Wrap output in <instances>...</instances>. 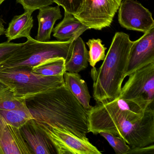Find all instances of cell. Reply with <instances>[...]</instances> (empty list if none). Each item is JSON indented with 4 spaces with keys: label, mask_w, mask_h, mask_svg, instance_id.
Masks as SVG:
<instances>
[{
    "label": "cell",
    "mask_w": 154,
    "mask_h": 154,
    "mask_svg": "<svg viewBox=\"0 0 154 154\" xmlns=\"http://www.w3.org/2000/svg\"><path fill=\"white\" fill-rule=\"evenodd\" d=\"M99 134L102 136L109 142L116 154H127L130 149V147L126 141L118 136L109 132L103 131L99 132Z\"/></svg>",
    "instance_id": "7402d4cb"
},
{
    "label": "cell",
    "mask_w": 154,
    "mask_h": 154,
    "mask_svg": "<svg viewBox=\"0 0 154 154\" xmlns=\"http://www.w3.org/2000/svg\"><path fill=\"white\" fill-rule=\"evenodd\" d=\"M64 85L72 92L83 107L89 111L92 106L90 104L91 96L86 82L78 73L66 72L63 74Z\"/></svg>",
    "instance_id": "9a60e30c"
},
{
    "label": "cell",
    "mask_w": 154,
    "mask_h": 154,
    "mask_svg": "<svg viewBox=\"0 0 154 154\" xmlns=\"http://www.w3.org/2000/svg\"><path fill=\"white\" fill-rule=\"evenodd\" d=\"M62 17L59 6H47L39 9L37 16L38 31L35 39L40 42L49 41L56 22Z\"/></svg>",
    "instance_id": "4fadbf2b"
},
{
    "label": "cell",
    "mask_w": 154,
    "mask_h": 154,
    "mask_svg": "<svg viewBox=\"0 0 154 154\" xmlns=\"http://www.w3.org/2000/svg\"><path fill=\"white\" fill-rule=\"evenodd\" d=\"M154 154V144H151L146 146L140 147L133 148H130L127 154Z\"/></svg>",
    "instance_id": "484cf974"
},
{
    "label": "cell",
    "mask_w": 154,
    "mask_h": 154,
    "mask_svg": "<svg viewBox=\"0 0 154 154\" xmlns=\"http://www.w3.org/2000/svg\"><path fill=\"white\" fill-rule=\"evenodd\" d=\"M20 129L34 154H57L52 141L34 119L27 122Z\"/></svg>",
    "instance_id": "7c38bea8"
},
{
    "label": "cell",
    "mask_w": 154,
    "mask_h": 154,
    "mask_svg": "<svg viewBox=\"0 0 154 154\" xmlns=\"http://www.w3.org/2000/svg\"><path fill=\"white\" fill-rule=\"evenodd\" d=\"M89 132H107L124 140L131 148L154 142V109L119 98L97 103L89 111Z\"/></svg>",
    "instance_id": "6da1fadb"
},
{
    "label": "cell",
    "mask_w": 154,
    "mask_h": 154,
    "mask_svg": "<svg viewBox=\"0 0 154 154\" xmlns=\"http://www.w3.org/2000/svg\"><path fill=\"white\" fill-rule=\"evenodd\" d=\"M0 115L7 123L20 129L30 120L33 119L27 106L21 109L12 110L0 109Z\"/></svg>",
    "instance_id": "d6986e66"
},
{
    "label": "cell",
    "mask_w": 154,
    "mask_h": 154,
    "mask_svg": "<svg viewBox=\"0 0 154 154\" xmlns=\"http://www.w3.org/2000/svg\"><path fill=\"white\" fill-rule=\"evenodd\" d=\"M75 39L40 42L30 37L21 47L0 62V70L18 67L32 68L54 58H63L66 62L71 56Z\"/></svg>",
    "instance_id": "277c9868"
},
{
    "label": "cell",
    "mask_w": 154,
    "mask_h": 154,
    "mask_svg": "<svg viewBox=\"0 0 154 154\" xmlns=\"http://www.w3.org/2000/svg\"><path fill=\"white\" fill-rule=\"evenodd\" d=\"M65 63L63 58L49 59L33 67L31 71L43 76L63 75L66 72Z\"/></svg>",
    "instance_id": "ac0fdd59"
},
{
    "label": "cell",
    "mask_w": 154,
    "mask_h": 154,
    "mask_svg": "<svg viewBox=\"0 0 154 154\" xmlns=\"http://www.w3.org/2000/svg\"><path fill=\"white\" fill-rule=\"evenodd\" d=\"M154 63V27L133 41L131 48L125 78L135 70Z\"/></svg>",
    "instance_id": "30bf717a"
},
{
    "label": "cell",
    "mask_w": 154,
    "mask_h": 154,
    "mask_svg": "<svg viewBox=\"0 0 154 154\" xmlns=\"http://www.w3.org/2000/svg\"><path fill=\"white\" fill-rule=\"evenodd\" d=\"M20 129L10 125L0 115V154H33Z\"/></svg>",
    "instance_id": "8fae6325"
},
{
    "label": "cell",
    "mask_w": 154,
    "mask_h": 154,
    "mask_svg": "<svg viewBox=\"0 0 154 154\" xmlns=\"http://www.w3.org/2000/svg\"><path fill=\"white\" fill-rule=\"evenodd\" d=\"M91 0H54V3L63 7L65 12L75 16L82 12L84 7Z\"/></svg>",
    "instance_id": "603a6c76"
},
{
    "label": "cell",
    "mask_w": 154,
    "mask_h": 154,
    "mask_svg": "<svg viewBox=\"0 0 154 154\" xmlns=\"http://www.w3.org/2000/svg\"><path fill=\"white\" fill-rule=\"evenodd\" d=\"M122 0H91L75 16L89 29L101 30L109 26Z\"/></svg>",
    "instance_id": "52a82bcc"
},
{
    "label": "cell",
    "mask_w": 154,
    "mask_h": 154,
    "mask_svg": "<svg viewBox=\"0 0 154 154\" xmlns=\"http://www.w3.org/2000/svg\"><path fill=\"white\" fill-rule=\"evenodd\" d=\"M89 51L80 37L74 41L72 52L69 59L66 62V72L78 73L88 66Z\"/></svg>",
    "instance_id": "e0dca14e"
},
{
    "label": "cell",
    "mask_w": 154,
    "mask_h": 154,
    "mask_svg": "<svg viewBox=\"0 0 154 154\" xmlns=\"http://www.w3.org/2000/svg\"><path fill=\"white\" fill-rule=\"evenodd\" d=\"M89 29L73 15L65 12L63 19L53 29V35L59 41H66L76 39Z\"/></svg>",
    "instance_id": "5bb4252c"
},
{
    "label": "cell",
    "mask_w": 154,
    "mask_h": 154,
    "mask_svg": "<svg viewBox=\"0 0 154 154\" xmlns=\"http://www.w3.org/2000/svg\"><path fill=\"white\" fill-rule=\"evenodd\" d=\"M32 13L25 11L23 14L13 17L5 30V35L8 42L21 38H26L27 39L31 37L30 32L34 25Z\"/></svg>",
    "instance_id": "2e32d148"
},
{
    "label": "cell",
    "mask_w": 154,
    "mask_h": 154,
    "mask_svg": "<svg viewBox=\"0 0 154 154\" xmlns=\"http://www.w3.org/2000/svg\"><path fill=\"white\" fill-rule=\"evenodd\" d=\"M122 86L119 98L133 102L143 109H154V63L135 70Z\"/></svg>",
    "instance_id": "8992f818"
},
{
    "label": "cell",
    "mask_w": 154,
    "mask_h": 154,
    "mask_svg": "<svg viewBox=\"0 0 154 154\" xmlns=\"http://www.w3.org/2000/svg\"><path fill=\"white\" fill-rule=\"evenodd\" d=\"M54 0H17V3L23 6L25 11L33 13L36 10L47 7L54 3Z\"/></svg>",
    "instance_id": "cb8c5ba5"
},
{
    "label": "cell",
    "mask_w": 154,
    "mask_h": 154,
    "mask_svg": "<svg viewBox=\"0 0 154 154\" xmlns=\"http://www.w3.org/2000/svg\"><path fill=\"white\" fill-rule=\"evenodd\" d=\"M40 128L52 141L57 154H102L87 137L81 138L57 129Z\"/></svg>",
    "instance_id": "ba28073f"
},
{
    "label": "cell",
    "mask_w": 154,
    "mask_h": 154,
    "mask_svg": "<svg viewBox=\"0 0 154 154\" xmlns=\"http://www.w3.org/2000/svg\"><path fill=\"white\" fill-rule=\"evenodd\" d=\"M23 45V43L17 44L8 41L0 44V62L8 57Z\"/></svg>",
    "instance_id": "d4e9b609"
},
{
    "label": "cell",
    "mask_w": 154,
    "mask_h": 154,
    "mask_svg": "<svg viewBox=\"0 0 154 154\" xmlns=\"http://www.w3.org/2000/svg\"><path fill=\"white\" fill-rule=\"evenodd\" d=\"M31 69L18 67L0 70V82L9 87L20 99L64 85L63 75L43 76Z\"/></svg>",
    "instance_id": "5b68a950"
},
{
    "label": "cell",
    "mask_w": 154,
    "mask_h": 154,
    "mask_svg": "<svg viewBox=\"0 0 154 154\" xmlns=\"http://www.w3.org/2000/svg\"><path fill=\"white\" fill-rule=\"evenodd\" d=\"M5 1H6V0H0V5H1Z\"/></svg>",
    "instance_id": "83f0119b"
},
{
    "label": "cell",
    "mask_w": 154,
    "mask_h": 154,
    "mask_svg": "<svg viewBox=\"0 0 154 154\" xmlns=\"http://www.w3.org/2000/svg\"><path fill=\"white\" fill-rule=\"evenodd\" d=\"M132 43L128 34L117 32L102 65L91 69L93 96L97 103L113 100L120 96Z\"/></svg>",
    "instance_id": "3957f363"
},
{
    "label": "cell",
    "mask_w": 154,
    "mask_h": 154,
    "mask_svg": "<svg viewBox=\"0 0 154 154\" xmlns=\"http://www.w3.org/2000/svg\"><path fill=\"white\" fill-rule=\"evenodd\" d=\"M3 23L4 22L0 18V36L5 34V29Z\"/></svg>",
    "instance_id": "4316f807"
},
{
    "label": "cell",
    "mask_w": 154,
    "mask_h": 154,
    "mask_svg": "<svg viewBox=\"0 0 154 154\" xmlns=\"http://www.w3.org/2000/svg\"><path fill=\"white\" fill-rule=\"evenodd\" d=\"M86 45L89 48L88 62L91 66L95 67L98 62L103 61L105 58L106 48L99 38L89 39Z\"/></svg>",
    "instance_id": "44dd1931"
},
{
    "label": "cell",
    "mask_w": 154,
    "mask_h": 154,
    "mask_svg": "<svg viewBox=\"0 0 154 154\" xmlns=\"http://www.w3.org/2000/svg\"><path fill=\"white\" fill-rule=\"evenodd\" d=\"M28 109L39 127L61 130L81 138L89 133V111L65 85L25 99Z\"/></svg>",
    "instance_id": "7a4b0ae2"
},
{
    "label": "cell",
    "mask_w": 154,
    "mask_h": 154,
    "mask_svg": "<svg viewBox=\"0 0 154 154\" xmlns=\"http://www.w3.org/2000/svg\"><path fill=\"white\" fill-rule=\"evenodd\" d=\"M26 106L25 99L18 98L9 87L0 82V109L12 110Z\"/></svg>",
    "instance_id": "ffe728a7"
},
{
    "label": "cell",
    "mask_w": 154,
    "mask_h": 154,
    "mask_svg": "<svg viewBox=\"0 0 154 154\" xmlns=\"http://www.w3.org/2000/svg\"><path fill=\"white\" fill-rule=\"evenodd\" d=\"M118 20L121 26L128 30L145 33L154 27L151 12L135 0L122 1Z\"/></svg>",
    "instance_id": "9c48e42d"
}]
</instances>
